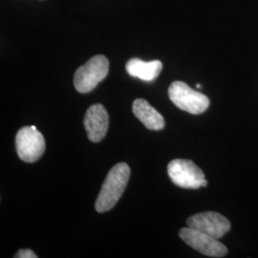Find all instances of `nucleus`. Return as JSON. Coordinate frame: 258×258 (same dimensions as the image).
<instances>
[{"label": "nucleus", "instance_id": "nucleus-10", "mask_svg": "<svg viewBox=\"0 0 258 258\" xmlns=\"http://www.w3.org/2000/svg\"><path fill=\"white\" fill-rule=\"evenodd\" d=\"M125 69L131 77L145 82H152L161 73L163 64L160 60L144 61L140 58H131L126 62Z\"/></svg>", "mask_w": 258, "mask_h": 258}, {"label": "nucleus", "instance_id": "nucleus-2", "mask_svg": "<svg viewBox=\"0 0 258 258\" xmlns=\"http://www.w3.org/2000/svg\"><path fill=\"white\" fill-rule=\"evenodd\" d=\"M109 71V61L106 56L94 55L85 64L77 69L74 85L78 92H91L99 83L103 81Z\"/></svg>", "mask_w": 258, "mask_h": 258}, {"label": "nucleus", "instance_id": "nucleus-6", "mask_svg": "<svg viewBox=\"0 0 258 258\" xmlns=\"http://www.w3.org/2000/svg\"><path fill=\"white\" fill-rule=\"evenodd\" d=\"M179 236L189 247L207 256L224 257L228 252L227 247L219 240L189 227L179 231Z\"/></svg>", "mask_w": 258, "mask_h": 258}, {"label": "nucleus", "instance_id": "nucleus-4", "mask_svg": "<svg viewBox=\"0 0 258 258\" xmlns=\"http://www.w3.org/2000/svg\"><path fill=\"white\" fill-rule=\"evenodd\" d=\"M167 174L176 185L183 188L196 189L208 184L202 169L190 160H172L167 166Z\"/></svg>", "mask_w": 258, "mask_h": 258}, {"label": "nucleus", "instance_id": "nucleus-8", "mask_svg": "<svg viewBox=\"0 0 258 258\" xmlns=\"http://www.w3.org/2000/svg\"><path fill=\"white\" fill-rule=\"evenodd\" d=\"M83 124L88 139L93 143H99L105 137L109 126V116L101 103L93 104L85 113Z\"/></svg>", "mask_w": 258, "mask_h": 258}, {"label": "nucleus", "instance_id": "nucleus-9", "mask_svg": "<svg viewBox=\"0 0 258 258\" xmlns=\"http://www.w3.org/2000/svg\"><path fill=\"white\" fill-rule=\"evenodd\" d=\"M132 111L147 128L158 131L164 129L166 125L164 117L144 99H137L133 102Z\"/></svg>", "mask_w": 258, "mask_h": 258}, {"label": "nucleus", "instance_id": "nucleus-7", "mask_svg": "<svg viewBox=\"0 0 258 258\" xmlns=\"http://www.w3.org/2000/svg\"><path fill=\"white\" fill-rule=\"evenodd\" d=\"M187 227L202 231L219 239L231 229V223L220 213L214 212H201L194 214L186 220Z\"/></svg>", "mask_w": 258, "mask_h": 258}, {"label": "nucleus", "instance_id": "nucleus-12", "mask_svg": "<svg viewBox=\"0 0 258 258\" xmlns=\"http://www.w3.org/2000/svg\"><path fill=\"white\" fill-rule=\"evenodd\" d=\"M196 87H197V88H201V85H200V84H199V83H198V84H197V85H196Z\"/></svg>", "mask_w": 258, "mask_h": 258}, {"label": "nucleus", "instance_id": "nucleus-1", "mask_svg": "<svg viewBox=\"0 0 258 258\" xmlns=\"http://www.w3.org/2000/svg\"><path fill=\"white\" fill-rule=\"evenodd\" d=\"M129 177L130 167L125 163H119L111 168L96 200L97 212H108L117 204L126 188Z\"/></svg>", "mask_w": 258, "mask_h": 258}, {"label": "nucleus", "instance_id": "nucleus-11", "mask_svg": "<svg viewBox=\"0 0 258 258\" xmlns=\"http://www.w3.org/2000/svg\"><path fill=\"white\" fill-rule=\"evenodd\" d=\"M16 258H37V255L32 249H19L15 255Z\"/></svg>", "mask_w": 258, "mask_h": 258}, {"label": "nucleus", "instance_id": "nucleus-5", "mask_svg": "<svg viewBox=\"0 0 258 258\" xmlns=\"http://www.w3.org/2000/svg\"><path fill=\"white\" fill-rule=\"evenodd\" d=\"M16 148L23 162L34 163L43 155L45 140L36 126H24L17 133Z\"/></svg>", "mask_w": 258, "mask_h": 258}, {"label": "nucleus", "instance_id": "nucleus-3", "mask_svg": "<svg viewBox=\"0 0 258 258\" xmlns=\"http://www.w3.org/2000/svg\"><path fill=\"white\" fill-rule=\"evenodd\" d=\"M168 97L179 109L194 115L202 114L210 106V100L206 95L195 91L183 82L170 84Z\"/></svg>", "mask_w": 258, "mask_h": 258}]
</instances>
